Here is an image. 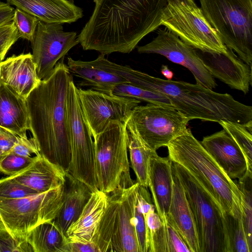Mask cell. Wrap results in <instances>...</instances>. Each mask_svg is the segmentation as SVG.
<instances>
[{
	"mask_svg": "<svg viewBox=\"0 0 252 252\" xmlns=\"http://www.w3.org/2000/svg\"><path fill=\"white\" fill-rule=\"evenodd\" d=\"M171 0H94L93 13L77 35L85 50L129 53L160 25Z\"/></svg>",
	"mask_w": 252,
	"mask_h": 252,
	"instance_id": "1",
	"label": "cell"
},
{
	"mask_svg": "<svg viewBox=\"0 0 252 252\" xmlns=\"http://www.w3.org/2000/svg\"><path fill=\"white\" fill-rule=\"evenodd\" d=\"M106 69L133 86L164 95L189 120L229 121L252 132V106L240 102L228 94L217 93L197 84L161 79L112 62L107 64Z\"/></svg>",
	"mask_w": 252,
	"mask_h": 252,
	"instance_id": "2",
	"label": "cell"
},
{
	"mask_svg": "<svg viewBox=\"0 0 252 252\" xmlns=\"http://www.w3.org/2000/svg\"><path fill=\"white\" fill-rule=\"evenodd\" d=\"M61 59L26 98L30 131L40 154L68 172L71 155L66 98L72 76Z\"/></svg>",
	"mask_w": 252,
	"mask_h": 252,
	"instance_id": "3",
	"label": "cell"
},
{
	"mask_svg": "<svg viewBox=\"0 0 252 252\" xmlns=\"http://www.w3.org/2000/svg\"><path fill=\"white\" fill-rule=\"evenodd\" d=\"M168 157L184 167L211 195L224 214L242 213L240 192L230 179L192 134L190 129L167 146Z\"/></svg>",
	"mask_w": 252,
	"mask_h": 252,
	"instance_id": "4",
	"label": "cell"
},
{
	"mask_svg": "<svg viewBox=\"0 0 252 252\" xmlns=\"http://www.w3.org/2000/svg\"><path fill=\"white\" fill-rule=\"evenodd\" d=\"M172 166L193 216L200 252H230L224 213L202 186L181 165Z\"/></svg>",
	"mask_w": 252,
	"mask_h": 252,
	"instance_id": "5",
	"label": "cell"
},
{
	"mask_svg": "<svg viewBox=\"0 0 252 252\" xmlns=\"http://www.w3.org/2000/svg\"><path fill=\"white\" fill-rule=\"evenodd\" d=\"M202 12L223 43L252 65V0H199Z\"/></svg>",
	"mask_w": 252,
	"mask_h": 252,
	"instance_id": "6",
	"label": "cell"
},
{
	"mask_svg": "<svg viewBox=\"0 0 252 252\" xmlns=\"http://www.w3.org/2000/svg\"><path fill=\"white\" fill-rule=\"evenodd\" d=\"M95 167L99 190L109 194L135 183L130 178L126 125L111 122L94 138Z\"/></svg>",
	"mask_w": 252,
	"mask_h": 252,
	"instance_id": "7",
	"label": "cell"
},
{
	"mask_svg": "<svg viewBox=\"0 0 252 252\" xmlns=\"http://www.w3.org/2000/svg\"><path fill=\"white\" fill-rule=\"evenodd\" d=\"M64 184L47 191L17 199L0 198V229L25 240L37 225L54 220L63 205Z\"/></svg>",
	"mask_w": 252,
	"mask_h": 252,
	"instance_id": "8",
	"label": "cell"
},
{
	"mask_svg": "<svg viewBox=\"0 0 252 252\" xmlns=\"http://www.w3.org/2000/svg\"><path fill=\"white\" fill-rule=\"evenodd\" d=\"M160 25L193 48L225 53L227 48L194 0H171L163 10Z\"/></svg>",
	"mask_w": 252,
	"mask_h": 252,
	"instance_id": "9",
	"label": "cell"
},
{
	"mask_svg": "<svg viewBox=\"0 0 252 252\" xmlns=\"http://www.w3.org/2000/svg\"><path fill=\"white\" fill-rule=\"evenodd\" d=\"M66 109L69 128L71 155L67 173L84 183L94 192L97 184L93 135L83 113L73 80L69 85Z\"/></svg>",
	"mask_w": 252,
	"mask_h": 252,
	"instance_id": "10",
	"label": "cell"
},
{
	"mask_svg": "<svg viewBox=\"0 0 252 252\" xmlns=\"http://www.w3.org/2000/svg\"><path fill=\"white\" fill-rule=\"evenodd\" d=\"M189 121L172 105L148 103L135 106L127 123L146 146L156 151L183 133Z\"/></svg>",
	"mask_w": 252,
	"mask_h": 252,
	"instance_id": "11",
	"label": "cell"
},
{
	"mask_svg": "<svg viewBox=\"0 0 252 252\" xmlns=\"http://www.w3.org/2000/svg\"><path fill=\"white\" fill-rule=\"evenodd\" d=\"M80 104L93 138L104 131L111 122L126 124L134 108L141 101L108 94L90 89L78 88Z\"/></svg>",
	"mask_w": 252,
	"mask_h": 252,
	"instance_id": "12",
	"label": "cell"
},
{
	"mask_svg": "<svg viewBox=\"0 0 252 252\" xmlns=\"http://www.w3.org/2000/svg\"><path fill=\"white\" fill-rule=\"evenodd\" d=\"M37 75L41 80L49 77L58 63L79 44L75 32H65L62 24L39 21L31 42Z\"/></svg>",
	"mask_w": 252,
	"mask_h": 252,
	"instance_id": "13",
	"label": "cell"
},
{
	"mask_svg": "<svg viewBox=\"0 0 252 252\" xmlns=\"http://www.w3.org/2000/svg\"><path fill=\"white\" fill-rule=\"evenodd\" d=\"M139 53H154L164 56L170 61L188 69L196 84L213 90L217 84L214 77L204 65L196 50L166 28L158 30L157 35L149 43L137 47Z\"/></svg>",
	"mask_w": 252,
	"mask_h": 252,
	"instance_id": "14",
	"label": "cell"
},
{
	"mask_svg": "<svg viewBox=\"0 0 252 252\" xmlns=\"http://www.w3.org/2000/svg\"><path fill=\"white\" fill-rule=\"evenodd\" d=\"M196 50L204 65L214 77L245 94L249 92L252 85V67L236 56L234 51L228 48L225 53Z\"/></svg>",
	"mask_w": 252,
	"mask_h": 252,
	"instance_id": "15",
	"label": "cell"
},
{
	"mask_svg": "<svg viewBox=\"0 0 252 252\" xmlns=\"http://www.w3.org/2000/svg\"><path fill=\"white\" fill-rule=\"evenodd\" d=\"M200 143L230 179H238L247 170L243 152L224 129L204 137Z\"/></svg>",
	"mask_w": 252,
	"mask_h": 252,
	"instance_id": "16",
	"label": "cell"
},
{
	"mask_svg": "<svg viewBox=\"0 0 252 252\" xmlns=\"http://www.w3.org/2000/svg\"><path fill=\"white\" fill-rule=\"evenodd\" d=\"M0 80L19 95L26 99L41 81L32 54L14 55L0 61Z\"/></svg>",
	"mask_w": 252,
	"mask_h": 252,
	"instance_id": "17",
	"label": "cell"
},
{
	"mask_svg": "<svg viewBox=\"0 0 252 252\" xmlns=\"http://www.w3.org/2000/svg\"><path fill=\"white\" fill-rule=\"evenodd\" d=\"M47 23L71 24L83 16L82 9L72 0H6Z\"/></svg>",
	"mask_w": 252,
	"mask_h": 252,
	"instance_id": "18",
	"label": "cell"
},
{
	"mask_svg": "<svg viewBox=\"0 0 252 252\" xmlns=\"http://www.w3.org/2000/svg\"><path fill=\"white\" fill-rule=\"evenodd\" d=\"M172 161L169 158L159 157L155 152L151 156L148 168V187L152 201L161 219L169 209L173 193Z\"/></svg>",
	"mask_w": 252,
	"mask_h": 252,
	"instance_id": "19",
	"label": "cell"
},
{
	"mask_svg": "<svg viewBox=\"0 0 252 252\" xmlns=\"http://www.w3.org/2000/svg\"><path fill=\"white\" fill-rule=\"evenodd\" d=\"M66 174L63 168L39 155L25 169L7 177L42 193L63 185Z\"/></svg>",
	"mask_w": 252,
	"mask_h": 252,
	"instance_id": "20",
	"label": "cell"
},
{
	"mask_svg": "<svg viewBox=\"0 0 252 252\" xmlns=\"http://www.w3.org/2000/svg\"><path fill=\"white\" fill-rule=\"evenodd\" d=\"M173 193L168 215L191 252H200L193 216L181 183L172 166Z\"/></svg>",
	"mask_w": 252,
	"mask_h": 252,
	"instance_id": "21",
	"label": "cell"
},
{
	"mask_svg": "<svg viewBox=\"0 0 252 252\" xmlns=\"http://www.w3.org/2000/svg\"><path fill=\"white\" fill-rule=\"evenodd\" d=\"M0 126L20 137L30 130L26 99L20 96L0 80Z\"/></svg>",
	"mask_w": 252,
	"mask_h": 252,
	"instance_id": "22",
	"label": "cell"
},
{
	"mask_svg": "<svg viewBox=\"0 0 252 252\" xmlns=\"http://www.w3.org/2000/svg\"><path fill=\"white\" fill-rule=\"evenodd\" d=\"M137 183L120 188L118 215V252H139L135 228L134 206Z\"/></svg>",
	"mask_w": 252,
	"mask_h": 252,
	"instance_id": "23",
	"label": "cell"
},
{
	"mask_svg": "<svg viewBox=\"0 0 252 252\" xmlns=\"http://www.w3.org/2000/svg\"><path fill=\"white\" fill-rule=\"evenodd\" d=\"M64 185L63 205L54 221L66 235L68 228L78 219L93 191L67 172Z\"/></svg>",
	"mask_w": 252,
	"mask_h": 252,
	"instance_id": "24",
	"label": "cell"
},
{
	"mask_svg": "<svg viewBox=\"0 0 252 252\" xmlns=\"http://www.w3.org/2000/svg\"><path fill=\"white\" fill-rule=\"evenodd\" d=\"M67 60L70 72L82 79L79 86L90 87L94 91L112 94L116 86L128 83L122 76L105 71L94 65L91 61L75 60L70 57Z\"/></svg>",
	"mask_w": 252,
	"mask_h": 252,
	"instance_id": "25",
	"label": "cell"
},
{
	"mask_svg": "<svg viewBox=\"0 0 252 252\" xmlns=\"http://www.w3.org/2000/svg\"><path fill=\"white\" fill-rule=\"evenodd\" d=\"M108 195L100 190L93 192L78 219L67 230L66 236L75 235L91 241L105 211Z\"/></svg>",
	"mask_w": 252,
	"mask_h": 252,
	"instance_id": "26",
	"label": "cell"
},
{
	"mask_svg": "<svg viewBox=\"0 0 252 252\" xmlns=\"http://www.w3.org/2000/svg\"><path fill=\"white\" fill-rule=\"evenodd\" d=\"M120 189L108 194L106 208L91 240L99 252H118L117 229Z\"/></svg>",
	"mask_w": 252,
	"mask_h": 252,
	"instance_id": "27",
	"label": "cell"
},
{
	"mask_svg": "<svg viewBox=\"0 0 252 252\" xmlns=\"http://www.w3.org/2000/svg\"><path fill=\"white\" fill-rule=\"evenodd\" d=\"M25 240L33 252H63L67 237L54 220L35 226Z\"/></svg>",
	"mask_w": 252,
	"mask_h": 252,
	"instance_id": "28",
	"label": "cell"
},
{
	"mask_svg": "<svg viewBox=\"0 0 252 252\" xmlns=\"http://www.w3.org/2000/svg\"><path fill=\"white\" fill-rule=\"evenodd\" d=\"M161 220L162 224L150 243L148 252H191L170 216Z\"/></svg>",
	"mask_w": 252,
	"mask_h": 252,
	"instance_id": "29",
	"label": "cell"
},
{
	"mask_svg": "<svg viewBox=\"0 0 252 252\" xmlns=\"http://www.w3.org/2000/svg\"><path fill=\"white\" fill-rule=\"evenodd\" d=\"M126 128L131 167L136 175V182L148 188L149 159L156 151L146 146L127 123L126 124Z\"/></svg>",
	"mask_w": 252,
	"mask_h": 252,
	"instance_id": "30",
	"label": "cell"
},
{
	"mask_svg": "<svg viewBox=\"0 0 252 252\" xmlns=\"http://www.w3.org/2000/svg\"><path fill=\"white\" fill-rule=\"evenodd\" d=\"M236 184L240 192L244 230L248 245L252 251V172L247 170Z\"/></svg>",
	"mask_w": 252,
	"mask_h": 252,
	"instance_id": "31",
	"label": "cell"
},
{
	"mask_svg": "<svg viewBox=\"0 0 252 252\" xmlns=\"http://www.w3.org/2000/svg\"><path fill=\"white\" fill-rule=\"evenodd\" d=\"M230 252H252L247 240L242 213L224 214Z\"/></svg>",
	"mask_w": 252,
	"mask_h": 252,
	"instance_id": "32",
	"label": "cell"
},
{
	"mask_svg": "<svg viewBox=\"0 0 252 252\" xmlns=\"http://www.w3.org/2000/svg\"><path fill=\"white\" fill-rule=\"evenodd\" d=\"M219 123L239 147L246 160L247 170L252 172V133L239 124L224 121H220Z\"/></svg>",
	"mask_w": 252,
	"mask_h": 252,
	"instance_id": "33",
	"label": "cell"
},
{
	"mask_svg": "<svg viewBox=\"0 0 252 252\" xmlns=\"http://www.w3.org/2000/svg\"><path fill=\"white\" fill-rule=\"evenodd\" d=\"M112 94L135 99L141 102L171 105L169 100L164 95L133 86L128 83H124L116 86Z\"/></svg>",
	"mask_w": 252,
	"mask_h": 252,
	"instance_id": "34",
	"label": "cell"
},
{
	"mask_svg": "<svg viewBox=\"0 0 252 252\" xmlns=\"http://www.w3.org/2000/svg\"><path fill=\"white\" fill-rule=\"evenodd\" d=\"M40 20L33 15L19 8L14 9L12 22L14 23L20 38L31 42Z\"/></svg>",
	"mask_w": 252,
	"mask_h": 252,
	"instance_id": "35",
	"label": "cell"
},
{
	"mask_svg": "<svg viewBox=\"0 0 252 252\" xmlns=\"http://www.w3.org/2000/svg\"><path fill=\"white\" fill-rule=\"evenodd\" d=\"M35 156L25 157L9 152L0 156V173L7 176L14 175L30 165Z\"/></svg>",
	"mask_w": 252,
	"mask_h": 252,
	"instance_id": "36",
	"label": "cell"
},
{
	"mask_svg": "<svg viewBox=\"0 0 252 252\" xmlns=\"http://www.w3.org/2000/svg\"><path fill=\"white\" fill-rule=\"evenodd\" d=\"M37 193L35 190L7 177L0 179V198H21Z\"/></svg>",
	"mask_w": 252,
	"mask_h": 252,
	"instance_id": "37",
	"label": "cell"
},
{
	"mask_svg": "<svg viewBox=\"0 0 252 252\" xmlns=\"http://www.w3.org/2000/svg\"><path fill=\"white\" fill-rule=\"evenodd\" d=\"M134 217L139 252H148L145 217L136 196L134 206Z\"/></svg>",
	"mask_w": 252,
	"mask_h": 252,
	"instance_id": "38",
	"label": "cell"
},
{
	"mask_svg": "<svg viewBox=\"0 0 252 252\" xmlns=\"http://www.w3.org/2000/svg\"><path fill=\"white\" fill-rule=\"evenodd\" d=\"M33 252L26 240L13 237L5 229H0V252Z\"/></svg>",
	"mask_w": 252,
	"mask_h": 252,
	"instance_id": "39",
	"label": "cell"
},
{
	"mask_svg": "<svg viewBox=\"0 0 252 252\" xmlns=\"http://www.w3.org/2000/svg\"><path fill=\"white\" fill-rule=\"evenodd\" d=\"M20 38L13 22L0 27V59L3 61L11 46Z\"/></svg>",
	"mask_w": 252,
	"mask_h": 252,
	"instance_id": "40",
	"label": "cell"
},
{
	"mask_svg": "<svg viewBox=\"0 0 252 252\" xmlns=\"http://www.w3.org/2000/svg\"><path fill=\"white\" fill-rule=\"evenodd\" d=\"M25 157H31L33 154L40 155L36 142L33 137L27 136L17 137V140L10 152Z\"/></svg>",
	"mask_w": 252,
	"mask_h": 252,
	"instance_id": "41",
	"label": "cell"
},
{
	"mask_svg": "<svg viewBox=\"0 0 252 252\" xmlns=\"http://www.w3.org/2000/svg\"><path fill=\"white\" fill-rule=\"evenodd\" d=\"M63 252H99L92 241H88L75 235L67 236Z\"/></svg>",
	"mask_w": 252,
	"mask_h": 252,
	"instance_id": "42",
	"label": "cell"
},
{
	"mask_svg": "<svg viewBox=\"0 0 252 252\" xmlns=\"http://www.w3.org/2000/svg\"><path fill=\"white\" fill-rule=\"evenodd\" d=\"M17 137L12 132L0 126V147L2 155L10 152L17 140Z\"/></svg>",
	"mask_w": 252,
	"mask_h": 252,
	"instance_id": "43",
	"label": "cell"
},
{
	"mask_svg": "<svg viewBox=\"0 0 252 252\" xmlns=\"http://www.w3.org/2000/svg\"><path fill=\"white\" fill-rule=\"evenodd\" d=\"M14 12L10 4L0 1V27L12 22Z\"/></svg>",
	"mask_w": 252,
	"mask_h": 252,
	"instance_id": "44",
	"label": "cell"
},
{
	"mask_svg": "<svg viewBox=\"0 0 252 252\" xmlns=\"http://www.w3.org/2000/svg\"><path fill=\"white\" fill-rule=\"evenodd\" d=\"M160 71L167 80H171L173 78V73L167 65H162L161 67Z\"/></svg>",
	"mask_w": 252,
	"mask_h": 252,
	"instance_id": "45",
	"label": "cell"
},
{
	"mask_svg": "<svg viewBox=\"0 0 252 252\" xmlns=\"http://www.w3.org/2000/svg\"><path fill=\"white\" fill-rule=\"evenodd\" d=\"M1 61V59H0V62Z\"/></svg>",
	"mask_w": 252,
	"mask_h": 252,
	"instance_id": "46",
	"label": "cell"
}]
</instances>
